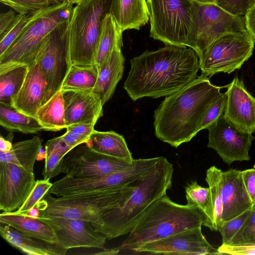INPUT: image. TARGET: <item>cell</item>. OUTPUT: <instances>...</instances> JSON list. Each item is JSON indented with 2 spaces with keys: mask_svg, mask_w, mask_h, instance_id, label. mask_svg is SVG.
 <instances>
[{
  "mask_svg": "<svg viewBox=\"0 0 255 255\" xmlns=\"http://www.w3.org/2000/svg\"><path fill=\"white\" fill-rule=\"evenodd\" d=\"M98 73V68L95 64H72L63 81L60 90L93 91Z\"/></svg>",
  "mask_w": 255,
  "mask_h": 255,
  "instance_id": "obj_32",
  "label": "cell"
},
{
  "mask_svg": "<svg viewBox=\"0 0 255 255\" xmlns=\"http://www.w3.org/2000/svg\"><path fill=\"white\" fill-rule=\"evenodd\" d=\"M201 74L175 93L165 97L154 111L155 136L177 148L190 141L200 130L207 112L221 96L222 88Z\"/></svg>",
  "mask_w": 255,
  "mask_h": 255,
  "instance_id": "obj_2",
  "label": "cell"
},
{
  "mask_svg": "<svg viewBox=\"0 0 255 255\" xmlns=\"http://www.w3.org/2000/svg\"><path fill=\"white\" fill-rule=\"evenodd\" d=\"M254 166H255V165Z\"/></svg>",
  "mask_w": 255,
  "mask_h": 255,
  "instance_id": "obj_55",
  "label": "cell"
},
{
  "mask_svg": "<svg viewBox=\"0 0 255 255\" xmlns=\"http://www.w3.org/2000/svg\"><path fill=\"white\" fill-rule=\"evenodd\" d=\"M24 214L31 217L38 218L39 217V210L37 206L35 205Z\"/></svg>",
  "mask_w": 255,
  "mask_h": 255,
  "instance_id": "obj_50",
  "label": "cell"
},
{
  "mask_svg": "<svg viewBox=\"0 0 255 255\" xmlns=\"http://www.w3.org/2000/svg\"><path fill=\"white\" fill-rule=\"evenodd\" d=\"M124 64L122 48H117L98 69V79L93 91L99 96L104 105L112 97L122 78Z\"/></svg>",
  "mask_w": 255,
  "mask_h": 255,
  "instance_id": "obj_22",
  "label": "cell"
},
{
  "mask_svg": "<svg viewBox=\"0 0 255 255\" xmlns=\"http://www.w3.org/2000/svg\"><path fill=\"white\" fill-rule=\"evenodd\" d=\"M136 253L150 255H219L203 235L201 227L176 233L134 250Z\"/></svg>",
  "mask_w": 255,
  "mask_h": 255,
  "instance_id": "obj_15",
  "label": "cell"
},
{
  "mask_svg": "<svg viewBox=\"0 0 255 255\" xmlns=\"http://www.w3.org/2000/svg\"><path fill=\"white\" fill-rule=\"evenodd\" d=\"M241 171L230 169L221 172L220 185L223 202L221 223L239 216L254 204L244 185Z\"/></svg>",
  "mask_w": 255,
  "mask_h": 255,
  "instance_id": "obj_20",
  "label": "cell"
},
{
  "mask_svg": "<svg viewBox=\"0 0 255 255\" xmlns=\"http://www.w3.org/2000/svg\"><path fill=\"white\" fill-rule=\"evenodd\" d=\"M195 4L188 47L195 51L198 57L221 36L246 29L243 16L232 15L215 3L195 2Z\"/></svg>",
  "mask_w": 255,
  "mask_h": 255,
  "instance_id": "obj_10",
  "label": "cell"
},
{
  "mask_svg": "<svg viewBox=\"0 0 255 255\" xmlns=\"http://www.w3.org/2000/svg\"><path fill=\"white\" fill-rule=\"evenodd\" d=\"M253 206L234 218L221 223L218 231L221 233L222 237V244H229L235 234L241 228L250 215Z\"/></svg>",
  "mask_w": 255,
  "mask_h": 255,
  "instance_id": "obj_39",
  "label": "cell"
},
{
  "mask_svg": "<svg viewBox=\"0 0 255 255\" xmlns=\"http://www.w3.org/2000/svg\"><path fill=\"white\" fill-rule=\"evenodd\" d=\"M61 92L65 106L66 128L79 123L96 125L103 116L104 105L99 96L93 91Z\"/></svg>",
  "mask_w": 255,
  "mask_h": 255,
  "instance_id": "obj_19",
  "label": "cell"
},
{
  "mask_svg": "<svg viewBox=\"0 0 255 255\" xmlns=\"http://www.w3.org/2000/svg\"><path fill=\"white\" fill-rule=\"evenodd\" d=\"M242 176L246 190L251 201L255 202V166L242 171Z\"/></svg>",
  "mask_w": 255,
  "mask_h": 255,
  "instance_id": "obj_44",
  "label": "cell"
},
{
  "mask_svg": "<svg viewBox=\"0 0 255 255\" xmlns=\"http://www.w3.org/2000/svg\"><path fill=\"white\" fill-rule=\"evenodd\" d=\"M67 23L59 26L51 33L36 59L35 62L40 64L46 82L42 105L60 90L72 65L65 40Z\"/></svg>",
  "mask_w": 255,
  "mask_h": 255,
  "instance_id": "obj_12",
  "label": "cell"
},
{
  "mask_svg": "<svg viewBox=\"0 0 255 255\" xmlns=\"http://www.w3.org/2000/svg\"><path fill=\"white\" fill-rule=\"evenodd\" d=\"M0 223L8 225L27 236L59 246L51 227L39 217L33 218L14 212H2L0 214Z\"/></svg>",
  "mask_w": 255,
  "mask_h": 255,
  "instance_id": "obj_24",
  "label": "cell"
},
{
  "mask_svg": "<svg viewBox=\"0 0 255 255\" xmlns=\"http://www.w3.org/2000/svg\"><path fill=\"white\" fill-rule=\"evenodd\" d=\"M255 43L246 29L221 36L198 57L202 74L210 77L240 69L252 55Z\"/></svg>",
  "mask_w": 255,
  "mask_h": 255,
  "instance_id": "obj_9",
  "label": "cell"
},
{
  "mask_svg": "<svg viewBox=\"0 0 255 255\" xmlns=\"http://www.w3.org/2000/svg\"><path fill=\"white\" fill-rule=\"evenodd\" d=\"M29 67L15 64L0 68V104L11 107L21 89Z\"/></svg>",
  "mask_w": 255,
  "mask_h": 255,
  "instance_id": "obj_29",
  "label": "cell"
},
{
  "mask_svg": "<svg viewBox=\"0 0 255 255\" xmlns=\"http://www.w3.org/2000/svg\"><path fill=\"white\" fill-rule=\"evenodd\" d=\"M113 0H85L73 7L65 31L72 64L92 65L102 22L111 13Z\"/></svg>",
  "mask_w": 255,
  "mask_h": 255,
  "instance_id": "obj_6",
  "label": "cell"
},
{
  "mask_svg": "<svg viewBox=\"0 0 255 255\" xmlns=\"http://www.w3.org/2000/svg\"><path fill=\"white\" fill-rule=\"evenodd\" d=\"M204 221L196 206L178 204L164 195L147 207L119 247L109 249L110 255L121 250L133 251L176 233L202 227Z\"/></svg>",
  "mask_w": 255,
  "mask_h": 255,
  "instance_id": "obj_4",
  "label": "cell"
},
{
  "mask_svg": "<svg viewBox=\"0 0 255 255\" xmlns=\"http://www.w3.org/2000/svg\"><path fill=\"white\" fill-rule=\"evenodd\" d=\"M194 2L200 3H215V0H191Z\"/></svg>",
  "mask_w": 255,
  "mask_h": 255,
  "instance_id": "obj_52",
  "label": "cell"
},
{
  "mask_svg": "<svg viewBox=\"0 0 255 255\" xmlns=\"http://www.w3.org/2000/svg\"><path fill=\"white\" fill-rule=\"evenodd\" d=\"M39 218L51 227L58 245L63 249H105L107 239L96 231L89 222L64 218Z\"/></svg>",
  "mask_w": 255,
  "mask_h": 255,
  "instance_id": "obj_17",
  "label": "cell"
},
{
  "mask_svg": "<svg viewBox=\"0 0 255 255\" xmlns=\"http://www.w3.org/2000/svg\"><path fill=\"white\" fill-rule=\"evenodd\" d=\"M123 31L111 13L104 19L98 44L95 65L98 69L107 60L113 50L123 46Z\"/></svg>",
  "mask_w": 255,
  "mask_h": 255,
  "instance_id": "obj_28",
  "label": "cell"
},
{
  "mask_svg": "<svg viewBox=\"0 0 255 255\" xmlns=\"http://www.w3.org/2000/svg\"><path fill=\"white\" fill-rule=\"evenodd\" d=\"M208 129V147L214 149L228 165L234 161H248L249 151L255 137L226 120L223 114Z\"/></svg>",
  "mask_w": 255,
  "mask_h": 255,
  "instance_id": "obj_14",
  "label": "cell"
},
{
  "mask_svg": "<svg viewBox=\"0 0 255 255\" xmlns=\"http://www.w3.org/2000/svg\"><path fill=\"white\" fill-rule=\"evenodd\" d=\"M0 125L9 131L36 133L43 128L36 117L21 113L0 104Z\"/></svg>",
  "mask_w": 255,
  "mask_h": 255,
  "instance_id": "obj_31",
  "label": "cell"
},
{
  "mask_svg": "<svg viewBox=\"0 0 255 255\" xmlns=\"http://www.w3.org/2000/svg\"><path fill=\"white\" fill-rule=\"evenodd\" d=\"M95 124L92 123H79L66 128V130L81 135L90 136L95 130Z\"/></svg>",
  "mask_w": 255,
  "mask_h": 255,
  "instance_id": "obj_47",
  "label": "cell"
},
{
  "mask_svg": "<svg viewBox=\"0 0 255 255\" xmlns=\"http://www.w3.org/2000/svg\"><path fill=\"white\" fill-rule=\"evenodd\" d=\"M1 237L13 247L28 255H64L67 250L27 236L12 227L0 223Z\"/></svg>",
  "mask_w": 255,
  "mask_h": 255,
  "instance_id": "obj_23",
  "label": "cell"
},
{
  "mask_svg": "<svg viewBox=\"0 0 255 255\" xmlns=\"http://www.w3.org/2000/svg\"><path fill=\"white\" fill-rule=\"evenodd\" d=\"M36 118L44 130L57 131L66 128L65 106L61 90L39 108Z\"/></svg>",
  "mask_w": 255,
  "mask_h": 255,
  "instance_id": "obj_30",
  "label": "cell"
},
{
  "mask_svg": "<svg viewBox=\"0 0 255 255\" xmlns=\"http://www.w3.org/2000/svg\"><path fill=\"white\" fill-rule=\"evenodd\" d=\"M130 61L124 88L133 101L171 95L195 80L200 69L195 51L186 46L147 50Z\"/></svg>",
  "mask_w": 255,
  "mask_h": 255,
  "instance_id": "obj_1",
  "label": "cell"
},
{
  "mask_svg": "<svg viewBox=\"0 0 255 255\" xmlns=\"http://www.w3.org/2000/svg\"><path fill=\"white\" fill-rule=\"evenodd\" d=\"M85 0H67V2L72 4L80 3Z\"/></svg>",
  "mask_w": 255,
  "mask_h": 255,
  "instance_id": "obj_53",
  "label": "cell"
},
{
  "mask_svg": "<svg viewBox=\"0 0 255 255\" xmlns=\"http://www.w3.org/2000/svg\"><path fill=\"white\" fill-rule=\"evenodd\" d=\"M16 15L12 9L7 12L1 13L0 15V35H2L11 25Z\"/></svg>",
  "mask_w": 255,
  "mask_h": 255,
  "instance_id": "obj_48",
  "label": "cell"
},
{
  "mask_svg": "<svg viewBox=\"0 0 255 255\" xmlns=\"http://www.w3.org/2000/svg\"><path fill=\"white\" fill-rule=\"evenodd\" d=\"M159 157L135 159L130 168L102 176L67 177L64 176L53 183L48 193L56 197H64L103 192L131 181L153 167Z\"/></svg>",
  "mask_w": 255,
  "mask_h": 255,
  "instance_id": "obj_11",
  "label": "cell"
},
{
  "mask_svg": "<svg viewBox=\"0 0 255 255\" xmlns=\"http://www.w3.org/2000/svg\"><path fill=\"white\" fill-rule=\"evenodd\" d=\"M173 171V164L161 156L153 167L121 186L116 204L91 224L94 229L108 240L128 234L147 207L171 188Z\"/></svg>",
  "mask_w": 255,
  "mask_h": 255,
  "instance_id": "obj_3",
  "label": "cell"
},
{
  "mask_svg": "<svg viewBox=\"0 0 255 255\" xmlns=\"http://www.w3.org/2000/svg\"><path fill=\"white\" fill-rule=\"evenodd\" d=\"M217 250L219 255H255V243L222 244Z\"/></svg>",
  "mask_w": 255,
  "mask_h": 255,
  "instance_id": "obj_43",
  "label": "cell"
},
{
  "mask_svg": "<svg viewBox=\"0 0 255 255\" xmlns=\"http://www.w3.org/2000/svg\"><path fill=\"white\" fill-rule=\"evenodd\" d=\"M50 179L37 180L34 187L24 203L14 212L25 214L41 200L52 186Z\"/></svg>",
  "mask_w": 255,
  "mask_h": 255,
  "instance_id": "obj_38",
  "label": "cell"
},
{
  "mask_svg": "<svg viewBox=\"0 0 255 255\" xmlns=\"http://www.w3.org/2000/svg\"><path fill=\"white\" fill-rule=\"evenodd\" d=\"M45 158V150L44 151L41 147L39 151L38 154L37 160H41Z\"/></svg>",
  "mask_w": 255,
  "mask_h": 255,
  "instance_id": "obj_51",
  "label": "cell"
},
{
  "mask_svg": "<svg viewBox=\"0 0 255 255\" xmlns=\"http://www.w3.org/2000/svg\"><path fill=\"white\" fill-rule=\"evenodd\" d=\"M72 149L61 136L47 141L45 150V165L42 172L43 179H50L62 173L64 158Z\"/></svg>",
  "mask_w": 255,
  "mask_h": 255,
  "instance_id": "obj_34",
  "label": "cell"
},
{
  "mask_svg": "<svg viewBox=\"0 0 255 255\" xmlns=\"http://www.w3.org/2000/svg\"><path fill=\"white\" fill-rule=\"evenodd\" d=\"M149 36L166 45L188 47L195 13L191 0H146Z\"/></svg>",
  "mask_w": 255,
  "mask_h": 255,
  "instance_id": "obj_7",
  "label": "cell"
},
{
  "mask_svg": "<svg viewBox=\"0 0 255 255\" xmlns=\"http://www.w3.org/2000/svg\"><path fill=\"white\" fill-rule=\"evenodd\" d=\"M33 172L18 165L0 162V210H17L26 201L35 185Z\"/></svg>",
  "mask_w": 255,
  "mask_h": 255,
  "instance_id": "obj_16",
  "label": "cell"
},
{
  "mask_svg": "<svg viewBox=\"0 0 255 255\" xmlns=\"http://www.w3.org/2000/svg\"><path fill=\"white\" fill-rule=\"evenodd\" d=\"M226 95L222 93L221 96L214 103L207 112L201 125L200 130L208 129L224 113L226 104Z\"/></svg>",
  "mask_w": 255,
  "mask_h": 255,
  "instance_id": "obj_42",
  "label": "cell"
},
{
  "mask_svg": "<svg viewBox=\"0 0 255 255\" xmlns=\"http://www.w3.org/2000/svg\"><path fill=\"white\" fill-rule=\"evenodd\" d=\"M216 4L228 13L235 16L245 15L255 4V0H215Z\"/></svg>",
  "mask_w": 255,
  "mask_h": 255,
  "instance_id": "obj_41",
  "label": "cell"
},
{
  "mask_svg": "<svg viewBox=\"0 0 255 255\" xmlns=\"http://www.w3.org/2000/svg\"><path fill=\"white\" fill-rule=\"evenodd\" d=\"M62 139L72 149L76 146L85 143L90 136L74 133L68 131L61 135Z\"/></svg>",
  "mask_w": 255,
  "mask_h": 255,
  "instance_id": "obj_45",
  "label": "cell"
},
{
  "mask_svg": "<svg viewBox=\"0 0 255 255\" xmlns=\"http://www.w3.org/2000/svg\"><path fill=\"white\" fill-rule=\"evenodd\" d=\"M244 17L246 30L255 42V4L249 9Z\"/></svg>",
  "mask_w": 255,
  "mask_h": 255,
  "instance_id": "obj_46",
  "label": "cell"
},
{
  "mask_svg": "<svg viewBox=\"0 0 255 255\" xmlns=\"http://www.w3.org/2000/svg\"><path fill=\"white\" fill-rule=\"evenodd\" d=\"M42 139L38 136L12 144L7 152H0V162L12 163L33 172L34 165L42 147Z\"/></svg>",
  "mask_w": 255,
  "mask_h": 255,
  "instance_id": "obj_27",
  "label": "cell"
},
{
  "mask_svg": "<svg viewBox=\"0 0 255 255\" xmlns=\"http://www.w3.org/2000/svg\"><path fill=\"white\" fill-rule=\"evenodd\" d=\"M187 204L196 206L203 213L205 221L203 226L214 231V211L209 187L199 185L193 181L185 186Z\"/></svg>",
  "mask_w": 255,
  "mask_h": 255,
  "instance_id": "obj_33",
  "label": "cell"
},
{
  "mask_svg": "<svg viewBox=\"0 0 255 255\" xmlns=\"http://www.w3.org/2000/svg\"><path fill=\"white\" fill-rule=\"evenodd\" d=\"M101 153L121 159L130 163L134 159L124 137L113 131H93L84 143Z\"/></svg>",
  "mask_w": 255,
  "mask_h": 255,
  "instance_id": "obj_26",
  "label": "cell"
},
{
  "mask_svg": "<svg viewBox=\"0 0 255 255\" xmlns=\"http://www.w3.org/2000/svg\"><path fill=\"white\" fill-rule=\"evenodd\" d=\"M30 14L16 15L13 21L5 31L0 35V56H1L19 37L26 27Z\"/></svg>",
  "mask_w": 255,
  "mask_h": 255,
  "instance_id": "obj_36",
  "label": "cell"
},
{
  "mask_svg": "<svg viewBox=\"0 0 255 255\" xmlns=\"http://www.w3.org/2000/svg\"><path fill=\"white\" fill-rule=\"evenodd\" d=\"M227 99L224 118L241 130L255 132V98L245 87L244 82L235 76L226 85Z\"/></svg>",
  "mask_w": 255,
  "mask_h": 255,
  "instance_id": "obj_18",
  "label": "cell"
},
{
  "mask_svg": "<svg viewBox=\"0 0 255 255\" xmlns=\"http://www.w3.org/2000/svg\"><path fill=\"white\" fill-rule=\"evenodd\" d=\"M51 0L53 1L54 4H60V3H61L62 2H64L66 1H67V0Z\"/></svg>",
  "mask_w": 255,
  "mask_h": 255,
  "instance_id": "obj_54",
  "label": "cell"
},
{
  "mask_svg": "<svg viewBox=\"0 0 255 255\" xmlns=\"http://www.w3.org/2000/svg\"><path fill=\"white\" fill-rule=\"evenodd\" d=\"M110 13L123 31L139 30L149 20L146 0H113Z\"/></svg>",
  "mask_w": 255,
  "mask_h": 255,
  "instance_id": "obj_25",
  "label": "cell"
},
{
  "mask_svg": "<svg viewBox=\"0 0 255 255\" xmlns=\"http://www.w3.org/2000/svg\"><path fill=\"white\" fill-rule=\"evenodd\" d=\"M46 82L42 68L35 62L29 67L24 83L14 99L11 107L17 111L36 117L42 106Z\"/></svg>",
  "mask_w": 255,
  "mask_h": 255,
  "instance_id": "obj_21",
  "label": "cell"
},
{
  "mask_svg": "<svg viewBox=\"0 0 255 255\" xmlns=\"http://www.w3.org/2000/svg\"><path fill=\"white\" fill-rule=\"evenodd\" d=\"M73 8V4L66 1L30 13L22 32L0 56V68L15 64L26 65L29 67L34 64L51 33L69 21Z\"/></svg>",
  "mask_w": 255,
  "mask_h": 255,
  "instance_id": "obj_5",
  "label": "cell"
},
{
  "mask_svg": "<svg viewBox=\"0 0 255 255\" xmlns=\"http://www.w3.org/2000/svg\"><path fill=\"white\" fill-rule=\"evenodd\" d=\"M222 171L215 166H212L207 170L205 178L210 189L214 207L215 231H218L222 222L223 202L220 185Z\"/></svg>",
  "mask_w": 255,
  "mask_h": 255,
  "instance_id": "obj_35",
  "label": "cell"
},
{
  "mask_svg": "<svg viewBox=\"0 0 255 255\" xmlns=\"http://www.w3.org/2000/svg\"><path fill=\"white\" fill-rule=\"evenodd\" d=\"M114 188L107 191L64 197L46 193L36 205L39 217L80 219L97 223L114 205Z\"/></svg>",
  "mask_w": 255,
  "mask_h": 255,
  "instance_id": "obj_8",
  "label": "cell"
},
{
  "mask_svg": "<svg viewBox=\"0 0 255 255\" xmlns=\"http://www.w3.org/2000/svg\"><path fill=\"white\" fill-rule=\"evenodd\" d=\"M134 162L101 153L83 143L65 156L62 173L67 177L102 176L128 169Z\"/></svg>",
  "mask_w": 255,
  "mask_h": 255,
  "instance_id": "obj_13",
  "label": "cell"
},
{
  "mask_svg": "<svg viewBox=\"0 0 255 255\" xmlns=\"http://www.w3.org/2000/svg\"><path fill=\"white\" fill-rule=\"evenodd\" d=\"M20 14H28L55 4L51 0H0Z\"/></svg>",
  "mask_w": 255,
  "mask_h": 255,
  "instance_id": "obj_37",
  "label": "cell"
},
{
  "mask_svg": "<svg viewBox=\"0 0 255 255\" xmlns=\"http://www.w3.org/2000/svg\"><path fill=\"white\" fill-rule=\"evenodd\" d=\"M239 243H255V202L250 215L229 244Z\"/></svg>",
  "mask_w": 255,
  "mask_h": 255,
  "instance_id": "obj_40",
  "label": "cell"
},
{
  "mask_svg": "<svg viewBox=\"0 0 255 255\" xmlns=\"http://www.w3.org/2000/svg\"><path fill=\"white\" fill-rule=\"evenodd\" d=\"M12 139H5L1 135L0 137V152H7L9 151L12 146Z\"/></svg>",
  "mask_w": 255,
  "mask_h": 255,
  "instance_id": "obj_49",
  "label": "cell"
}]
</instances>
